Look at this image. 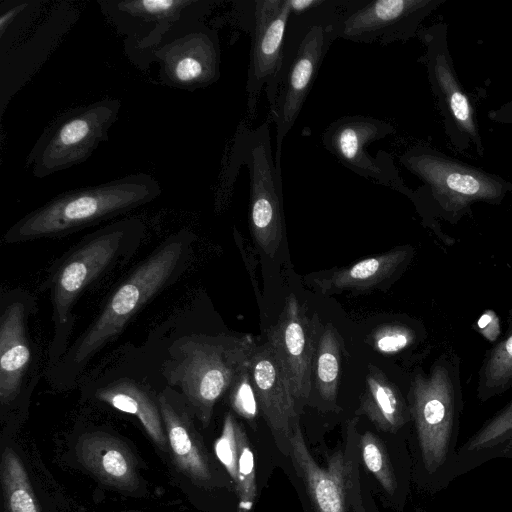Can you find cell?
Wrapping results in <instances>:
<instances>
[{
    "instance_id": "obj_20",
    "label": "cell",
    "mask_w": 512,
    "mask_h": 512,
    "mask_svg": "<svg viewBox=\"0 0 512 512\" xmlns=\"http://www.w3.org/2000/svg\"><path fill=\"white\" fill-rule=\"evenodd\" d=\"M160 413L176 467L194 483L207 486L213 481L205 446L194 424V414L183 396L172 387L158 396Z\"/></svg>"
},
{
    "instance_id": "obj_35",
    "label": "cell",
    "mask_w": 512,
    "mask_h": 512,
    "mask_svg": "<svg viewBox=\"0 0 512 512\" xmlns=\"http://www.w3.org/2000/svg\"><path fill=\"white\" fill-rule=\"evenodd\" d=\"M238 421L232 413H226L223 421L220 436L214 443V451L218 460L225 467L234 483L237 479L238 463V441L237 426Z\"/></svg>"
},
{
    "instance_id": "obj_2",
    "label": "cell",
    "mask_w": 512,
    "mask_h": 512,
    "mask_svg": "<svg viewBox=\"0 0 512 512\" xmlns=\"http://www.w3.org/2000/svg\"><path fill=\"white\" fill-rule=\"evenodd\" d=\"M399 162L422 181L412 202L424 224L446 244L451 239L438 219L452 225L472 215L476 203L501 204L512 193V182L451 157L428 145L416 144L399 157Z\"/></svg>"
},
{
    "instance_id": "obj_5",
    "label": "cell",
    "mask_w": 512,
    "mask_h": 512,
    "mask_svg": "<svg viewBox=\"0 0 512 512\" xmlns=\"http://www.w3.org/2000/svg\"><path fill=\"white\" fill-rule=\"evenodd\" d=\"M161 193L158 180L142 172L68 190L16 221L4 233L1 242L17 244L64 237L134 210Z\"/></svg>"
},
{
    "instance_id": "obj_26",
    "label": "cell",
    "mask_w": 512,
    "mask_h": 512,
    "mask_svg": "<svg viewBox=\"0 0 512 512\" xmlns=\"http://www.w3.org/2000/svg\"><path fill=\"white\" fill-rule=\"evenodd\" d=\"M512 441V400L488 419L458 449L457 476L500 458Z\"/></svg>"
},
{
    "instance_id": "obj_12",
    "label": "cell",
    "mask_w": 512,
    "mask_h": 512,
    "mask_svg": "<svg viewBox=\"0 0 512 512\" xmlns=\"http://www.w3.org/2000/svg\"><path fill=\"white\" fill-rule=\"evenodd\" d=\"M162 83L193 91L206 88L220 77L221 49L217 32L203 20L177 25L155 51Z\"/></svg>"
},
{
    "instance_id": "obj_13",
    "label": "cell",
    "mask_w": 512,
    "mask_h": 512,
    "mask_svg": "<svg viewBox=\"0 0 512 512\" xmlns=\"http://www.w3.org/2000/svg\"><path fill=\"white\" fill-rule=\"evenodd\" d=\"M393 133L394 126L385 120L362 115L345 116L327 127L322 135V142L324 147L349 170L396 190L412 201L415 191L405 185L391 155L379 151L373 158L366 150L371 142Z\"/></svg>"
},
{
    "instance_id": "obj_16",
    "label": "cell",
    "mask_w": 512,
    "mask_h": 512,
    "mask_svg": "<svg viewBox=\"0 0 512 512\" xmlns=\"http://www.w3.org/2000/svg\"><path fill=\"white\" fill-rule=\"evenodd\" d=\"M321 332L317 314L310 316L293 293L288 295L277 322L267 332V342L281 362L297 405L304 403L311 391Z\"/></svg>"
},
{
    "instance_id": "obj_17",
    "label": "cell",
    "mask_w": 512,
    "mask_h": 512,
    "mask_svg": "<svg viewBox=\"0 0 512 512\" xmlns=\"http://www.w3.org/2000/svg\"><path fill=\"white\" fill-rule=\"evenodd\" d=\"M31 296L23 291L2 293L0 304V404H13L32 369L33 350L29 335Z\"/></svg>"
},
{
    "instance_id": "obj_24",
    "label": "cell",
    "mask_w": 512,
    "mask_h": 512,
    "mask_svg": "<svg viewBox=\"0 0 512 512\" xmlns=\"http://www.w3.org/2000/svg\"><path fill=\"white\" fill-rule=\"evenodd\" d=\"M413 254L414 250L410 246L395 248L336 270L328 277L315 280V283L325 294L372 288L405 268Z\"/></svg>"
},
{
    "instance_id": "obj_30",
    "label": "cell",
    "mask_w": 512,
    "mask_h": 512,
    "mask_svg": "<svg viewBox=\"0 0 512 512\" xmlns=\"http://www.w3.org/2000/svg\"><path fill=\"white\" fill-rule=\"evenodd\" d=\"M359 443L365 466L374 475L385 492L394 496L399 483L385 446L371 432L362 434Z\"/></svg>"
},
{
    "instance_id": "obj_3",
    "label": "cell",
    "mask_w": 512,
    "mask_h": 512,
    "mask_svg": "<svg viewBox=\"0 0 512 512\" xmlns=\"http://www.w3.org/2000/svg\"><path fill=\"white\" fill-rule=\"evenodd\" d=\"M345 2L321 0L307 12L291 13L278 70L265 86L270 119L276 127L278 168L283 141L301 112L331 44L338 38Z\"/></svg>"
},
{
    "instance_id": "obj_19",
    "label": "cell",
    "mask_w": 512,
    "mask_h": 512,
    "mask_svg": "<svg viewBox=\"0 0 512 512\" xmlns=\"http://www.w3.org/2000/svg\"><path fill=\"white\" fill-rule=\"evenodd\" d=\"M294 467L302 477L316 512H347L348 488H354L352 463L342 450L322 468L311 455L298 422L288 440Z\"/></svg>"
},
{
    "instance_id": "obj_7",
    "label": "cell",
    "mask_w": 512,
    "mask_h": 512,
    "mask_svg": "<svg viewBox=\"0 0 512 512\" xmlns=\"http://www.w3.org/2000/svg\"><path fill=\"white\" fill-rule=\"evenodd\" d=\"M250 335H190L176 341L163 375L178 388L194 416L207 427L217 401L229 391L256 348Z\"/></svg>"
},
{
    "instance_id": "obj_6",
    "label": "cell",
    "mask_w": 512,
    "mask_h": 512,
    "mask_svg": "<svg viewBox=\"0 0 512 512\" xmlns=\"http://www.w3.org/2000/svg\"><path fill=\"white\" fill-rule=\"evenodd\" d=\"M144 232L140 218L110 223L85 235L52 268L48 284L55 326L52 349L56 356L67 342L72 311L79 297L114 268L129 261Z\"/></svg>"
},
{
    "instance_id": "obj_11",
    "label": "cell",
    "mask_w": 512,
    "mask_h": 512,
    "mask_svg": "<svg viewBox=\"0 0 512 512\" xmlns=\"http://www.w3.org/2000/svg\"><path fill=\"white\" fill-rule=\"evenodd\" d=\"M100 10L124 36L129 59L142 70L154 62V54L177 25L204 20L216 4L212 0L98 1Z\"/></svg>"
},
{
    "instance_id": "obj_37",
    "label": "cell",
    "mask_w": 512,
    "mask_h": 512,
    "mask_svg": "<svg viewBox=\"0 0 512 512\" xmlns=\"http://www.w3.org/2000/svg\"><path fill=\"white\" fill-rule=\"evenodd\" d=\"M500 458L512 459V441L504 448L500 455Z\"/></svg>"
},
{
    "instance_id": "obj_10",
    "label": "cell",
    "mask_w": 512,
    "mask_h": 512,
    "mask_svg": "<svg viewBox=\"0 0 512 512\" xmlns=\"http://www.w3.org/2000/svg\"><path fill=\"white\" fill-rule=\"evenodd\" d=\"M448 30L445 22L420 28L417 37L425 48L420 61L426 67L430 89L450 146L461 154L473 151L483 157L484 144L475 103L455 70L449 49Z\"/></svg>"
},
{
    "instance_id": "obj_32",
    "label": "cell",
    "mask_w": 512,
    "mask_h": 512,
    "mask_svg": "<svg viewBox=\"0 0 512 512\" xmlns=\"http://www.w3.org/2000/svg\"><path fill=\"white\" fill-rule=\"evenodd\" d=\"M41 1L9 2L2 5L0 14V49L1 53L8 50L27 29L40 10Z\"/></svg>"
},
{
    "instance_id": "obj_36",
    "label": "cell",
    "mask_w": 512,
    "mask_h": 512,
    "mask_svg": "<svg viewBox=\"0 0 512 512\" xmlns=\"http://www.w3.org/2000/svg\"><path fill=\"white\" fill-rule=\"evenodd\" d=\"M488 117L497 124L512 125V99L496 109H491Z\"/></svg>"
},
{
    "instance_id": "obj_34",
    "label": "cell",
    "mask_w": 512,
    "mask_h": 512,
    "mask_svg": "<svg viewBox=\"0 0 512 512\" xmlns=\"http://www.w3.org/2000/svg\"><path fill=\"white\" fill-rule=\"evenodd\" d=\"M418 341L415 328L407 324H387L378 328L372 336V345L380 353L393 355L407 350Z\"/></svg>"
},
{
    "instance_id": "obj_21",
    "label": "cell",
    "mask_w": 512,
    "mask_h": 512,
    "mask_svg": "<svg viewBox=\"0 0 512 512\" xmlns=\"http://www.w3.org/2000/svg\"><path fill=\"white\" fill-rule=\"evenodd\" d=\"M250 371L263 418L275 438L289 440L298 422L297 403L281 362L267 341L256 346Z\"/></svg>"
},
{
    "instance_id": "obj_33",
    "label": "cell",
    "mask_w": 512,
    "mask_h": 512,
    "mask_svg": "<svg viewBox=\"0 0 512 512\" xmlns=\"http://www.w3.org/2000/svg\"><path fill=\"white\" fill-rule=\"evenodd\" d=\"M251 362V361H250ZM232 409L248 422L254 423L259 415V404L254 391L250 363L237 375L229 389Z\"/></svg>"
},
{
    "instance_id": "obj_22",
    "label": "cell",
    "mask_w": 512,
    "mask_h": 512,
    "mask_svg": "<svg viewBox=\"0 0 512 512\" xmlns=\"http://www.w3.org/2000/svg\"><path fill=\"white\" fill-rule=\"evenodd\" d=\"M80 463L103 484L133 492L139 487L135 457L126 443L105 432L83 434L76 445Z\"/></svg>"
},
{
    "instance_id": "obj_8",
    "label": "cell",
    "mask_w": 512,
    "mask_h": 512,
    "mask_svg": "<svg viewBox=\"0 0 512 512\" xmlns=\"http://www.w3.org/2000/svg\"><path fill=\"white\" fill-rule=\"evenodd\" d=\"M244 165L249 175V224L252 237L269 257L284 236L281 168L273 159L269 120L256 128L241 125L232 147L227 178Z\"/></svg>"
},
{
    "instance_id": "obj_15",
    "label": "cell",
    "mask_w": 512,
    "mask_h": 512,
    "mask_svg": "<svg viewBox=\"0 0 512 512\" xmlns=\"http://www.w3.org/2000/svg\"><path fill=\"white\" fill-rule=\"evenodd\" d=\"M236 15L238 25L251 35L246 93L253 118L261 90L278 70L291 7L289 0L242 1L236 2Z\"/></svg>"
},
{
    "instance_id": "obj_28",
    "label": "cell",
    "mask_w": 512,
    "mask_h": 512,
    "mask_svg": "<svg viewBox=\"0 0 512 512\" xmlns=\"http://www.w3.org/2000/svg\"><path fill=\"white\" fill-rule=\"evenodd\" d=\"M1 482L8 512H40L25 466L8 447L2 454Z\"/></svg>"
},
{
    "instance_id": "obj_18",
    "label": "cell",
    "mask_w": 512,
    "mask_h": 512,
    "mask_svg": "<svg viewBox=\"0 0 512 512\" xmlns=\"http://www.w3.org/2000/svg\"><path fill=\"white\" fill-rule=\"evenodd\" d=\"M79 18V10L70 2H60L27 41L1 53V115L6 105L33 76L57 43Z\"/></svg>"
},
{
    "instance_id": "obj_4",
    "label": "cell",
    "mask_w": 512,
    "mask_h": 512,
    "mask_svg": "<svg viewBox=\"0 0 512 512\" xmlns=\"http://www.w3.org/2000/svg\"><path fill=\"white\" fill-rule=\"evenodd\" d=\"M193 238L184 229L172 234L131 271L62 356L63 374L72 379L152 298L177 280L188 264Z\"/></svg>"
},
{
    "instance_id": "obj_29",
    "label": "cell",
    "mask_w": 512,
    "mask_h": 512,
    "mask_svg": "<svg viewBox=\"0 0 512 512\" xmlns=\"http://www.w3.org/2000/svg\"><path fill=\"white\" fill-rule=\"evenodd\" d=\"M313 364L320 396L334 403L340 379L341 346L336 330L330 324L321 332Z\"/></svg>"
},
{
    "instance_id": "obj_14",
    "label": "cell",
    "mask_w": 512,
    "mask_h": 512,
    "mask_svg": "<svg viewBox=\"0 0 512 512\" xmlns=\"http://www.w3.org/2000/svg\"><path fill=\"white\" fill-rule=\"evenodd\" d=\"M448 0H346L338 38L387 45L417 36L422 22Z\"/></svg>"
},
{
    "instance_id": "obj_23",
    "label": "cell",
    "mask_w": 512,
    "mask_h": 512,
    "mask_svg": "<svg viewBox=\"0 0 512 512\" xmlns=\"http://www.w3.org/2000/svg\"><path fill=\"white\" fill-rule=\"evenodd\" d=\"M96 397L119 411L136 416L158 448L169 450L158 398L149 388L135 380L121 378L100 388Z\"/></svg>"
},
{
    "instance_id": "obj_1",
    "label": "cell",
    "mask_w": 512,
    "mask_h": 512,
    "mask_svg": "<svg viewBox=\"0 0 512 512\" xmlns=\"http://www.w3.org/2000/svg\"><path fill=\"white\" fill-rule=\"evenodd\" d=\"M459 355L445 351L428 372L417 371L407 395L419 473L430 491L457 476L458 438L464 409Z\"/></svg>"
},
{
    "instance_id": "obj_27",
    "label": "cell",
    "mask_w": 512,
    "mask_h": 512,
    "mask_svg": "<svg viewBox=\"0 0 512 512\" xmlns=\"http://www.w3.org/2000/svg\"><path fill=\"white\" fill-rule=\"evenodd\" d=\"M512 388V321L506 332L484 355L478 371L476 395L480 402Z\"/></svg>"
},
{
    "instance_id": "obj_9",
    "label": "cell",
    "mask_w": 512,
    "mask_h": 512,
    "mask_svg": "<svg viewBox=\"0 0 512 512\" xmlns=\"http://www.w3.org/2000/svg\"><path fill=\"white\" fill-rule=\"evenodd\" d=\"M121 106L119 99L106 98L59 114L35 142L25 166L44 178L86 161L108 139Z\"/></svg>"
},
{
    "instance_id": "obj_25",
    "label": "cell",
    "mask_w": 512,
    "mask_h": 512,
    "mask_svg": "<svg viewBox=\"0 0 512 512\" xmlns=\"http://www.w3.org/2000/svg\"><path fill=\"white\" fill-rule=\"evenodd\" d=\"M358 414H364L378 430L395 434L411 422L408 400L379 369L368 367Z\"/></svg>"
},
{
    "instance_id": "obj_31",
    "label": "cell",
    "mask_w": 512,
    "mask_h": 512,
    "mask_svg": "<svg viewBox=\"0 0 512 512\" xmlns=\"http://www.w3.org/2000/svg\"><path fill=\"white\" fill-rule=\"evenodd\" d=\"M237 441L238 463L235 485L239 496V508L242 512H248L256 498L255 463L249 439L240 423L237 426Z\"/></svg>"
}]
</instances>
